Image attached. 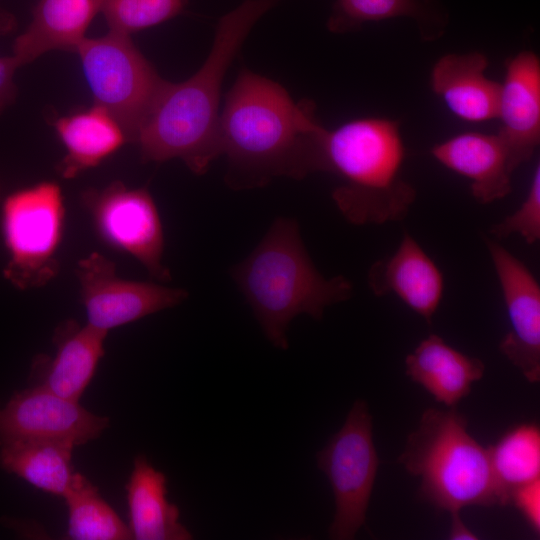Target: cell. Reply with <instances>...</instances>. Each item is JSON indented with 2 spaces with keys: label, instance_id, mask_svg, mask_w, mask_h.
<instances>
[{
  "label": "cell",
  "instance_id": "15",
  "mask_svg": "<svg viewBox=\"0 0 540 540\" xmlns=\"http://www.w3.org/2000/svg\"><path fill=\"white\" fill-rule=\"evenodd\" d=\"M107 334L88 324L81 326L73 319L63 321L53 335L55 355L37 356L31 375L55 394L78 402L104 356Z\"/></svg>",
  "mask_w": 540,
  "mask_h": 540
},
{
  "label": "cell",
  "instance_id": "8",
  "mask_svg": "<svg viewBox=\"0 0 540 540\" xmlns=\"http://www.w3.org/2000/svg\"><path fill=\"white\" fill-rule=\"evenodd\" d=\"M317 466L327 476L335 499L329 537L353 539L365 523L379 466L365 401L354 402L341 429L318 452Z\"/></svg>",
  "mask_w": 540,
  "mask_h": 540
},
{
  "label": "cell",
  "instance_id": "11",
  "mask_svg": "<svg viewBox=\"0 0 540 540\" xmlns=\"http://www.w3.org/2000/svg\"><path fill=\"white\" fill-rule=\"evenodd\" d=\"M108 426V417L93 414L40 384L15 392L0 407V443L46 439L76 447L97 439Z\"/></svg>",
  "mask_w": 540,
  "mask_h": 540
},
{
  "label": "cell",
  "instance_id": "27",
  "mask_svg": "<svg viewBox=\"0 0 540 540\" xmlns=\"http://www.w3.org/2000/svg\"><path fill=\"white\" fill-rule=\"evenodd\" d=\"M495 239L520 235L527 244L540 239V166L535 167L529 190L520 207L490 228Z\"/></svg>",
  "mask_w": 540,
  "mask_h": 540
},
{
  "label": "cell",
  "instance_id": "3",
  "mask_svg": "<svg viewBox=\"0 0 540 540\" xmlns=\"http://www.w3.org/2000/svg\"><path fill=\"white\" fill-rule=\"evenodd\" d=\"M231 276L268 341L281 350L288 349V327L297 315L320 320L328 306L353 293L344 276L326 278L316 269L290 217H278Z\"/></svg>",
  "mask_w": 540,
  "mask_h": 540
},
{
  "label": "cell",
  "instance_id": "22",
  "mask_svg": "<svg viewBox=\"0 0 540 540\" xmlns=\"http://www.w3.org/2000/svg\"><path fill=\"white\" fill-rule=\"evenodd\" d=\"M74 445L46 439H20L0 443V466L47 493L64 497L76 473L71 458Z\"/></svg>",
  "mask_w": 540,
  "mask_h": 540
},
{
  "label": "cell",
  "instance_id": "21",
  "mask_svg": "<svg viewBox=\"0 0 540 540\" xmlns=\"http://www.w3.org/2000/svg\"><path fill=\"white\" fill-rule=\"evenodd\" d=\"M129 528L135 540H190L179 508L167 499V477L137 455L126 485Z\"/></svg>",
  "mask_w": 540,
  "mask_h": 540
},
{
  "label": "cell",
  "instance_id": "5",
  "mask_svg": "<svg viewBox=\"0 0 540 540\" xmlns=\"http://www.w3.org/2000/svg\"><path fill=\"white\" fill-rule=\"evenodd\" d=\"M399 462L420 477V497L438 509L452 513L468 506L502 505L488 449L468 432L466 417L454 407L427 409Z\"/></svg>",
  "mask_w": 540,
  "mask_h": 540
},
{
  "label": "cell",
  "instance_id": "20",
  "mask_svg": "<svg viewBox=\"0 0 540 540\" xmlns=\"http://www.w3.org/2000/svg\"><path fill=\"white\" fill-rule=\"evenodd\" d=\"M54 127L65 148L57 165L65 179L98 166L129 142L120 123L97 105L58 118Z\"/></svg>",
  "mask_w": 540,
  "mask_h": 540
},
{
  "label": "cell",
  "instance_id": "1",
  "mask_svg": "<svg viewBox=\"0 0 540 540\" xmlns=\"http://www.w3.org/2000/svg\"><path fill=\"white\" fill-rule=\"evenodd\" d=\"M325 132L312 101L296 103L278 82L241 70L219 119L227 185L259 188L276 177L299 180L323 171Z\"/></svg>",
  "mask_w": 540,
  "mask_h": 540
},
{
  "label": "cell",
  "instance_id": "7",
  "mask_svg": "<svg viewBox=\"0 0 540 540\" xmlns=\"http://www.w3.org/2000/svg\"><path fill=\"white\" fill-rule=\"evenodd\" d=\"M76 53L94 105L111 114L135 142L163 80L129 35L110 31L85 38Z\"/></svg>",
  "mask_w": 540,
  "mask_h": 540
},
{
  "label": "cell",
  "instance_id": "17",
  "mask_svg": "<svg viewBox=\"0 0 540 540\" xmlns=\"http://www.w3.org/2000/svg\"><path fill=\"white\" fill-rule=\"evenodd\" d=\"M487 67V57L478 51L443 55L432 67L431 88L462 120L496 119L501 83L485 75Z\"/></svg>",
  "mask_w": 540,
  "mask_h": 540
},
{
  "label": "cell",
  "instance_id": "19",
  "mask_svg": "<svg viewBox=\"0 0 540 540\" xmlns=\"http://www.w3.org/2000/svg\"><path fill=\"white\" fill-rule=\"evenodd\" d=\"M405 365L411 380L447 407L466 397L485 371L480 359L460 352L436 334L423 339L406 357Z\"/></svg>",
  "mask_w": 540,
  "mask_h": 540
},
{
  "label": "cell",
  "instance_id": "12",
  "mask_svg": "<svg viewBox=\"0 0 540 540\" xmlns=\"http://www.w3.org/2000/svg\"><path fill=\"white\" fill-rule=\"evenodd\" d=\"M503 300L510 330L500 352L531 383L540 380V286L529 268L496 239L484 237Z\"/></svg>",
  "mask_w": 540,
  "mask_h": 540
},
{
  "label": "cell",
  "instance_id": "13",
  "mask_svg": "<svg viewBox=\"0 0 540 540\" xmlns=\"http://www.w3.org/2000/svg\"><path fill=\"white\" fill-rule=\"evenodd\" d=\"M501 83L497 133L514 172L528 162L540 143V60L533 51L507 59Z\"/></svg>",
  "mask_w": 540,
  "mask_h": 540
},
{
  "label": "cell",
  "instance_id": "25",
  "mask_svg": "<svg viewBox=\"0 0 540 540\" xmlns=\"http://www.w3.org/2000/svg\"><path fill=\"white\" fill-rule=\"evenodd\" d=\"M68 509L67 536L72 540H130L132 534L98 488L84 475L76 473L63 497Z\"/></svg>",
  "mask_w": 540,
  "mask_h": 540
},
{
  "label": "cell",
  "instance_id": "10",
  "mask_svg": "<svg viewBox=\"0 0 540 540\" xmlns=\"http://www.w3.org/2000/svg\"><path fill=\"white\" fill-rule=\"evenodd\" d=\"M80 298L93 328L109 330L182 303L188 292L151 281H136L117 274L115 263L98 252L76 265Z\"/></svg>",
  "mask_w": 540,
  "mask_h": 540
},
{
  "label": "cell",
  "instance_id": "14",
  "mask_svg": "<svg viewBox=\"0 0 540 540\" xmlns=\"http://www.w3.org/2000/svg\"><path fill=\"white\" fill-rule=\"evenodd\" d=\"M367 282L374 295L396 296L429 324L444 289L441 270L409 233L392 255L371 265Z\"/></svg>",
  "mask_w": 540,
  "mask_h": 540
},
{
  "label": "cell",
  "instance_id": "29",
  "mask_svg": "<svg viewBox=\"0 0 540 540\" xmlns=\"http://www.w3.org/2000/svg\"><path fill=\"white\" fill-rule=\"evenodd\" d=\"M21 67L13 55L0 57V114L15 100V71Z\"/></svg>",
  "mask_w": 540,
  "mask_h": 540
},
{
  "label": "cell",
  "instance_id": "16",
  "mask_svg": "<svg viewBox=\"0 0 540 540\" xmlns=\"http://www.w3.org/2000/svg\"><path fill=\"white\" fill-rule=\"evenodd\" d=\"M431 154L444 167L468 178L472 196L481 204L503 199L512 191L513 171L497 134L461 133L433 146Z\"/></svg>",
  "mask_w": 540,
  "mask_h": 540
},
{
  "label": "cell",
  "instance_id": "2",
  "mask_svg": "<svg viewBox=\"0 0 540 540\" xmlns=\"http://www.w3.org/2000/svg\"><path fill=\"white\" fill-rule=\"evenodd\" d=\"M279 0H245L218 22L211 51L199 70L180 83L165 81L136 143L143 162L180 159L195 174L222 155L219 103L222 81L254 24Z\"/></svg>",
  "mask_w": 540,
  "mask_h": 540
},
{
  "label": "cell",
  "instance_id": "18",
  "mask_svg": "<svg viewBox=\"0 0 540 540\" xmlns=\"http://www.w3.org/2000/svg\"><path fill=\"white\" fill-rule=\"evenodd\" d=\"M98 11L99 0H39L12 55L23 66L52 50L76 52Z\"/></svg>",
  "mask_w": 540,
  "mask_h": 540
},
{
  "label": "cell",
  "instance_id": "23",
  "mask_svg": "<svg viewBox=\"0 0 540 540\" xmlns=\"http://www.w3.org/2000/svg\"><path fill=\"white\" fill-rule=\"evenodd\" d=\"M399 17L412 19L425 41L440 38L449 22L440 0H336L327 28L341 34L357 30L367 22Z\"/></svg>",
  "mask_w": 540,
  "mask_h": 540
},
{
  "label": "cell",
  "instance_id": "30",
  "mask_svg": "<svg viewBox=\"0 0 540 540\" xmlns=\"http://www.w3.org/2000/svg\"><path fill=\"white\" fill-rule=\"evenodd\" d=\"M451 527L449 531V539L452 540H471L478 539L477 535L463 522L459 512H452Z\"/></svg>",
  "mask_w": 540,
  "mask_h": 540
},
{
  "label": "cell",
  "instance_id": "6",
  "mask_svg": "<svg viewBox=\"0 0 540 540\" xmlns=\"http://www.w3.org/2000/svg\"><path fill=\"white\" fill-rule=\"evenodd\" d=\"M65 203L61 187L41 181L7 194L0 206V231L7 262L4 278L19 290L40 288L59 273Z\"/></svg>",
  "mask_w": 540,
  "mask_h": 540
},
{
  "label": "cell",
  "instance_id": "4",
  "mask_svg": "<svg viewBox=\"0 0 540 540\" xmlns=\"http://www.w3.org/2000/svg\"><path fill=\"white\" fill-rule=\"evenodd\" d=\"M405 146L396 120L365 117L327 130L323 171L343 183L332 198L352 224H385L405 219L416 190L402 175Z\"/></svg>",
  "mask_w": 540,
  "mask_h": 540
},
{
  "label": "cell",
  "instance_id": "24",
  "mask_svg": "<svg viewBox=\"0 0 540 540\" xmlns=\"http://www.w3.org/2000/svg\"><path fill=\"white\" fill-rule=\"evenodd\" d=\"M502 505L518 487L540 478V429L535 423L518 424L487 448Z\"/></svg>",
  "mask_w": 540,
  "mask_h": 540
},
{
  "label": "cell",
  "instance_id": "28",
  "mask_svg": "<svg viewBox=\"0 0 540 540\" xmlns=\"http://www.w3.org/2000/svg\"><path fill=\"white\" fill-rule=\"evenodd\" d=\"M533 531H540V478L516 488L509 496Z\"/></svg>",
  "mask_w": 540,
  "mask_h": 540
},
{
  "label": "cell",
  "instance_id": "26",
  "mask_svg": "<svg viewBox=\"0 0 540 540\" xmlns=\"http://www.w3.org/2000/svg\"><path fill=\"white\" fill-rule=\"evenodd\" d=\"M187 3L188 0H99L110 31L129 36L175 17Z\"/></svg>",
  "mask_w": 540,
  "mask_h": 540
},
{
  "label": "cell",
  "instance_id": "9",
  "mask_svg": "<svg viewBox=\"0 0 540 540\" xmlns=\"http://www.w3.org/2000/svg\"><path fill=\"white\" fill-rule=\"evenodd\" d=\"M81 203L99 237L110 247L135 258L160 282L171 280L163 264L164 232L157 205L146 188L114 181L83 191Z\"/></svg>",
  "mask_w": 540,
  "mask_h": 540
}]
</instances>
